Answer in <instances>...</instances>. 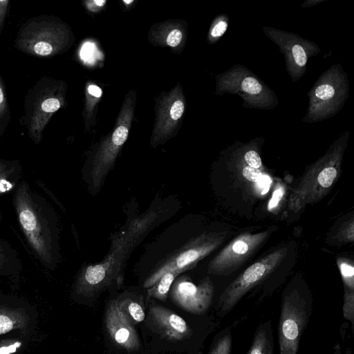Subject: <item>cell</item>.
I'll list each match as a JSON object with an SVG mask.
<instances>
[{
	"label": "cell",
	"mask_w": 354,
	"mask_h": 354,
	"mask_svg": "<svg viewBox=\"0 0 354 354\" xmlns=\"http://www.w3.org/2000/svg\"><path fill=\"white\" fill-rule=\"evenodd\" d=\"M162 211L150 208L147 212L129 219L111 239V247L104 259L86 264L78 272L72 287L75 301L88 299L123 279L125 263L135 247L162 218Z\"/></svg>",
	"instance_id": "cell-1"
},
{
	"label": "cell",
	"mask_w": 354,
	"mask_h": 354,
	"mask_svg": "<svg viewBox=\"0 0 354 354\" xmlns=\"http://www.w3.org/2000/svg\"><path fill=\"white\" fill-rule=\"evenodd\" d=\"M12 204L26 241L39 263L53 271L59 263V223L50 203L21 180L13 192Z\"/></svg>",
	"instance_id": "cell-2"
},
{
	"label": "cell",
	"mask_w": 354,
	"mask_h": 354,
	"mask_svg": "<svg viewBox=\"0 0 354 354\" xmlns=\"http://www.w3.org/2000/svg\"><path fill=\"white\" fill-rule=\"evenodd\" d=\"M349 90L348 76L343 66L339 63L331 65L308 93V106L302 121L315 123L335 115L343 108Z\"/></svg>",
	"instance_id": "cell-3"
},
{
	"label": "cell",
	"mask_w": 354,
	"mask_h": 354,
	"mask_svg": "<svg viewBox=\"0 0 354 354\" xmlns=\"http://www.w3.org/2000/svg\"><path fill=\"white\" fill-rule=\"evenodd\" d=\"M312 310L313 298L306 288L290 286L285 290L278 324L279 354H297Z\"/></svg>",
	"instance_id": "cell-4"
},
{
	"label": "cell",
	"mask_w": 354,
	"mask_h": 354,
	"mask_svg": "<svg viewBox=\"0 0 354 354\" xmlns=\"http://www.w3.org/2000/svg\"><path fill=\"white\" fill-rule=\"evenodd\" d=\"M217 95H238L247 109L272 110L279 104L278 97L259 77L246 66L235 64L215 77Z\"/></svg>",
	"instance_id": "cell-5"
},
{
	"label": "cell",
	"mask_w": 354,
	"mask_h": 354,
	"mask_svg": "<svg viewBox=\"0 0 354 354\" xmlns=\"http://www.w3.org/2000/svg\"><path fill=\"white\" fill-rule=\"evenodd\" d=\"M221 233H204L162 259L145 279L143 287H151L165 272L170 270L185 272L195 266L202 259L214 251L223 242Z\"/></svg>",
	"instance_id": "cell-6"
},
{
	"label": "cell",
	"mask_w": 354,
	"mask_h": 354,
	"mask_svg": "<svg viewBox=\"0 0 354 354\" xmlns=\"http://www.w3.org/2000/svg\"><path fill=\"white\" fill-rule=\"evenodd\" d=\"M262 30L283 55L286 69L292 82L306 73L308 59L321 52L316 43L296 33L268 26H263Z\"/></svg>",
	"instance_id": "cell-7"
},
{
	"label": "cell",
	"mask_w": 354,
	"mask_h": 354,
	"mask_svg": "<svg viewBox=\"0 0 354 354\" xmlns=\"http://www.w3.org/2000/svg\"><path fill=\"white\" fill-rule=\"evenodd\" d=\"M286 253V249L281 248L249 266L220 296L216 308L217 315L223 317L228 314L249 290L279 264Z\"/></svg>",
	"instance_id": "cell-8"
},
{
	"label": "cell",
	"mask_w": 354,
	"mask_h": 354,
	"mask_svg": "<svg viewBox=\"0 0 354 354\" xmlns=\"http://www.w3.org/2000/svg\"><path fill=\"white\" fill-rule=\"evenodd\" d=\"M38 326L36 308L26 299L0 292V337L20 333L34 337Z\"/></svg>",
	"instance_id": "cell-9"
},
{
	"label": "cell",
	"mask_w": 354,
	"mask_h": 354,
	"mask_svg": "<svg viewBox=\"0 0 354 354\" xmlns=\"http://www.w3.org/2000/svg\"><path fill=\"white\" fill-rule=\"evenodd\" d=\"M268 232L243 234L232 241L210 262L208 272L228 275L239 268L260 248Z\"/></svg>",
	"instance_id": "cell-10"
},
{
	"label": "cell",
	"mask_w": 354,
	"mask_h": 354,
	"mask_svg": "<svg viewBox=\"0 0 354 354\" xmlns=\"http://www.w3.org/2000/svg\"><path fill=\"white\" fill-rule=\"evenodd\" d=\"M185 110V98L180 84L165 93L157 105L156 118L150 144L165 143L174 135Z\"/></svg>",
	"instance_id": "cell-11"
},
{
	"label": "cell",
	"mask_w": 354,
	"mask_h": 354,
	"mask_svg": "<svg viewBox=\"0 0 354 354\" xmlns=\"http://www.w3.org/2000/svg\"><path fill=\"white\" fill-rule=\"evenodd\" d=\"M146 324L158 337L169 343H185L196 337L187 320L158 304L149 305Z\"/></svg>",
	"instance_id": "cell-12"
},
{
	"label": "cell",
	"mask_w": 354,
	"mask_h": 354,
	"mask_svg": "<svg viewBox=\"0 0 354 354\" xmlns=\"http://www.w3.org/2000/svg\"><path fill=\"white\" fill-rule=\"evenodd\" d=\"M213 295L214 286L209 277H205L196 285L185 276H181L175 279L170 289L172 301L195 315H202L207 311Z\"/></svg>",
	"instance_id": "cell-13"
},
{
	"label": "cell",
	"mask_w": 354,
	"mask_h": 354,
	"mask_svg": "<svg viewBox=\"0 0 354 354\" xmlns=\"http://www.w3.org/2000/svg\"><path fill=\"white\" fill-rule=\"evenodd\" d=\"M134 326L119 308L116 299H112L106 310L105 327L113 344L128 353L140 351L141 342Z\"/></svg>",
	"instance_id": "cell-14"
},
{
	"label": "cell",
	"mask_w": 354,
	"mask_h": 354,
	"mask_svg": "<svg viewBox=\"0 0 354 354\" xmlns=\"http://www.w3.org/2000/svg\"><path fill=\"white\" fill-rule=\"evenodd\" d=\"M22 175L23 169L19 161L0 159V202L4 194L15 189L22 180ZM2 219L0 203V221Z\"/></svg>",
	"instance_id": "cell-15"
},
{
	"label": "cell",
	"mask_w": 354,
	"mask_h": 354,
	"mask_svg": "<svg viewBox=\"0 0 354 354\" xmlns=\"http://www.w3.org/2000/svg\"><path fill=\"white\" fill-rule=\"evenodd\" d=\"M21 271L22 263L18 252L0 237V277L15 279Z\"/></svg>",
	"instance_id": "cell-16"
},
{
	"label": "cell",
	"mask_w": 354,
	"mask_h": 354,
	"mask_svg": "<svg viewBox=\"0 0 354 354\" xmlns=\"http://www.w3.org/2000/svg\"><path fill=\"white\" fill-rule=\"evenodd\" d=\"M118 306L128 321L133 326L142 322L146 313L142 298L129 292H124L116 299Z\"/></svg>",
	"instance_id": "cell-17"
},
{
	"label": "cell",
	"mask_w": 354,
	"mask_h": 354,
	"mask_svg": "<svg viewBox=\"0 0 354 354\" xmlns=\"http://www.w3.org/2000/svg\"><path fill=\"white\" fill-rule=\"evenodd\" d=\"M246 354H274V337L270 320L259 325Z\"/></svg>",
	"instance_id": "cell-18"
},
{
	"label": "cell",
	"mask_w": 354,
	"mask_h": 354,
	"mask_svg": "<svg viewBox=\"0 0 354 354\" xmlns=\"http://www.w3.org/2000/svg\"><path fill=\"white\" fill-rule=\"evenodd\" d=\"M183 272L182 270L165 272L151 287L147 288V295L162 301H166L174 281Z\"/></svg>",
	"instance_id": "cell-19"
},
{
	"label": "cell",
	"mask_w": 354,
	"mask_h": 354,
	"mask_svg": "<svg viewBox=\"0 0 354 354\" xmlns=\"http://www.w3.org/2000/svg\"><path fill=\"white\" fill-rule=\"evenodd\" d=\"M34 337L11 333L0 337V354H16L28 346Z\"/></svg>",
	"instance_id": "cell-20"
},
{
	"label": "cell",
	"mask_w": 354,
	"mask_h": 354,
	"mask_svg": "<svg viewBox=\"0 0 354 354\" xmlns=\"http://www.w3.org/2000/svg\"><path fill=\"white\" fill-rule=\"evenodd\" d=\"M232 332L231 327H226L214 338L207 354H231Z\"/></svg>",
	"instance_id": "cell-21"
},
{
	"label": "cell",
	"mask_w": 354,
	"mask_h": 354,
	"mask_svg": "<svg viewBox=\"0 0 354 354\" xmlns=\"http://www.w3.org/2000/svg\"><path fill=\"white\" fill-rule=\"evenodd\" d=\"M102 94V89L98 86L93 84L88 85L86 88V102L85 108V123L87 129L92 125V122L94 120L93 113Z\"/></svg>",
	"instance_id": "cell-22"
},
{
	"label": "cell",
	"mask_w": 354,
	"mask_h": 354,
	"mask_svg": "<svg viewBox=\"0 0 354 354\" xmlns=\"http://www.w3.org/2000/svg\"><path fill=\"white\" fill-rule=\"evenodd\" d=\"M229 24V16L226 13L217 15L212 21L207 34L209 44L216 43L225 33Z\"/></svg>",
	"instance_id": "cell-23"
},
{
	"label": "cell",
	"mask_w": 354,
	"mask_h": 354,
	"mask_svg": "<svg viewBox=\"0 0 354 354\" xmlns=\"http://www.w3.org/2000/svg\"><path fill=\"white\" fill-rule=\"evenodd\" d=\"M163 44L171 48H176L180 46L183 40V32L179 28L175 26L167 28Z\"/></svg>",
	"instance_id": "cell-24"
},
{
	"label": "cell",
	"mask_w": 354,
	"mask_h": 354,
	"mask_svg": "<svg viewBox=\"0 0 354 354\" xmlns=\"http://www.w3.org/2000/svg\"><path fill=\"white\" fill-rule=\"evenodd\" d=\"M61 106V102L56 97H48L44 100L41 105L43 112L53 113L57 111Z\"/></svg>",
	"instance_id": "cell-25"
},
{
	"label": "cell",
	"mask_w": 354,
	"mask_h": 354,
	"mask_svg": "<svg viewBox=\"0 0 354 354\" xmlns=\"http://www.w3.org/2000/svg\"><path fill=\"white\" fill-rule=\"evenodd\" d=\"M242 174L245 178L254 183H258L263 176L259 169L252 167L248 165L243 167Z\"/></svg>",
	"instance_id": "cell-26"
},
{
	"label": "cell",
	"mask_w": 354,
	"mask_h": 354,
	"mask_svg": "<svg viewBox=\"0 0 354 354\" xmlns=\"http://www.w3.org/2000/svg\"><path fill=\"white\" fill-rule=\"evenodd\" d=\"M282 196L283 189L281 188L276 189L274 192L272 194V198L269 203L268 208L270 209L274 207L278 204L279 201L281 199Z\"/></svg>",
	"instance_id": "cell-27"
},
{
	"label": "cell",
	"mask_w": 354,
	"mask_h": 354,
	"mask_svg": "<svg viewBox=\"0 0 354 354\" xmlns=\"http://www.w3.org/2000/svg\"><path fill=\"white\" fill-rule=\"evenodd\" d=\"M106 3L105 0H95L87 2L88 8L93 12L100 10Z\"/></svg>",
	"instance_id": "cell-28"
},
{
	"label": "cell",
	"mask_w": 354,
	"mask_h": 354,
	"mask_svg": "<svg viewBox=\"0 0 354 354\" xmlns=\"http://www.w3.org/2000/svg\"><path fill=\"white\" fill-rule=\"evenodd\" d=\"M325 1L326 0H308V1H306L304 3H303L301 5V7H302V8L312 7L313 6L319 4Z\"/></svg>",
	"instance_id": "cell-29"
},
{
	"label": "cell",
	"mask_w": 354,
	"mask_h": 354,
	"mask_svg": "<svg viewBox=\"0 0 354 354\" xmlns=\"http://www.w3.org/2000/svg\"><path fill=\"white\" fill-rule=\"evenodd\" d=\"M341 348L339 344H337L334 347V354H341ZM344 354H352V351L351 348H347Z\"/></svg>",
	"instance_id": "cell-30"
},
{
	"label": "cell",
	"mask_w": 354,
	"mask_h": 354,
	"mask_svg": "<svg viewBox=\"0 0 354 354\" xmlns=\"http://www.w3.org/2000/svg\"><path fill=\"white\" fill-rule=\"evenodd\" d=\"M5 104V97L3 95V90L1 87L0 86V106L1 105H3Z\"/></svg>",
	"instance_id": "cell-31"
},
{
	"label": "cell",
	"mask_w": 354,
	"mask_h": 354,
	"mask_svg": "<svg viewBox=\"0 0 354 354\" xmlns=\"http://www.w3.org/2000/svg\"><path fill=\"white\" fill-rule=\"evenodd\" d=\"M124 1V3H131L133 2V1H132V0H131V1H126L125 0V1Z\"/></svg>",
	"instance_id": "cell-32"
}]
</instances>
